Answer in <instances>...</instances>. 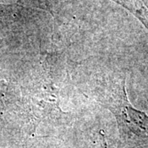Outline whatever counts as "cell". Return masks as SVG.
<instances>
[{
	"label": "cell",
	"mask_w": 148,
	"mask_h": 148,
	"mask_svg": "<svg viewBox=\"0 0 148 148\" xmlns=\"http://www.w3.org/2000/svg\"><path fill=\"white\" fill-rule=\"evenodd\" d=\"M95 101L114 115L123 148L148 146V114L130 103L126 90V73L109 74L95 85Z\"/></svg>",
	"instance_id": "1"
},
{
	"label": "cell",
	"mask_w": 148,
	"mask_h": 148,
	"mask_svg": "<svg viewBox=\"0 0 148 148\" xmlns=\"http://www.w3.org/2000/svg\"><path fill=\"white\" fill-rule=\"evenodd\" d=\"M101 142L100 144V147L99 148H108L107 147V143H106V136L104 134V132L101 131Z\"/></svg>",
	"instance_id": "2"
}]
</instances>
